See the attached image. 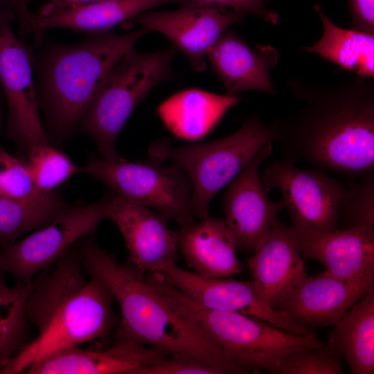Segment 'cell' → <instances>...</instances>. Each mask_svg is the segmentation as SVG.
I'll use <instances>...</instances> for the list:
<instances>
[{
	"mask_svg": "<svg viewBox=\"0 0 374 374\" xmlns=\"http://www.w3.org/2000/svg\"><path fill=\"white\" fill-rule=\"evenodd\" d=\"M4 273L5 272L0 267V295L3 294L8 289L6 283Z\"/></svg>",
	"mask_w": 374,
	"mask_h": 374,
	"instance_id": "8d00e7d4",
	"label": "cell"
},
{
	"mask_svg": "<svg viewBox=\"0 0 374 374\" xmlns=\"http://www.w3.org/2000/svg\"><path fill=\"white\" fill-rule=\"evenodd\" d=\"M11 19H0V82L8 107L7 132L26 155L48 144L39 116L33 69V47L13 31Z\"/></svg>",
	"mask_w": 374,
	"mask_h": 374,
	"instance_id": "8fae6325",
	"label": "cell"
},
{
	"mask_svg": "<svg viewBox=\"0 0 374 374\" xmlns=\"http://www.w3.org/2000/svg\"><path fill=\"white\" fill-rule=\"evenodd\" d=\"M275 133L258 114L245 119L231 134L218 140L170 148L160 142L149 150L154 163L167 159L180 166L191 184V210L194 217H208L213 197L246 167L266 143L273 142Z\"/></svg>",
	"mask_w": 374,
	"mask_h": 374,
	"instance_id": "52a82bcc",
	"label": "cell"
},
{
	"mask_svg": "<svg viewBox=\"0 0 374 374\" xmlns=\"http://www.w3.org/2000/svg\"><path fill=\"white\" fill-rule=\"evenodd\" d=\"M351 28L374 34V0H348Z\"/></svg>",
	"mask_w": 374,
	"mask_h": 374,
	"instance_id": "836d02e7",
	"label": "cell"
},
{
	"mask_svg": "<svg viewBox=\"0 0 374 374\" xmlns=\"http://www.w3.org/2000/svg\"><path fill=\"white\" fill-rule=\"evenodd\" d=\"M150 31L143 26L124 35L108 30L76 44L43 39L34 46L37 98L51 136L63 139L78 128L108 74Z\"/></svg>",
	"mask_w": 374,
	"mask_h": 374,
	"instance_id": "277c9868",
	"label": "cell"
},
{
	"mask_svg": "<svg viewBox=\"0 0 374 374\" xmlns=\"http://www.w3.org/2000/svg\"><path fill=\"white\" fill-rule=\"evenodd\" d=\"M265 190L278 188L298 235L310 236L337 229L346 188L337 179L315 170L297 168L282 159L260 176Z\"/></svg>",
	"mask_w": 374,
	"mask_h": 374,
	"instance_id": "9c48e42d",
	"label": "cell"
},
{
	"mask_svg": "<svg viewBox=\"0 0 374 374\" xmlns=\"http://www.w3.org/2000/svg\"><path fill=\"white\" fill-rule=\"evenodd\" d=\"M53 270L32 281L27 316L38 335L10 360L3 374L24 373L37 359L64 348L105 339L115 323L114 296L69 249Z\"/></svg>",
	"mask_w": 374,
	"mask_h": 374,
	"instance_id": "7a4b0ae2",
	"label": "cell"
},
{
	"mask_svg": "<svg viewBox=\"0 0 374 374\" xmlns=\"http://www.w3.org/2000/svg\"><path fill=\"white\" fill-rule=\"evenodd\" d=\"M84 267L98 274L118 301L117 340L133 341L168 354L185 353L223 373H247L200 324L173 306L148 282L145 271L120 263L93 241L81 250Z\"/></svg>",
	"mask_w": 374,
	"mask_h": 374,
	"instance_id": "3957f363",
	"label": "cell"
},
{
	"mask_svg": "<svg viewBox=\"0 0 374 374\" xmlns=\"http://www.w3.org/2000/svg\"><path fill=\"white\" fill-rule=\"evenodd\" d=\"M0 128H1V115H0ZM1 148V145H0V149Z\"/></svg>",
	"mask_w": 374,
	"mask_h": 374,
	"instance_id": "74e56055",
	"label": "cell"
},
{
	"mask_svg": "<svg viewBox=\"0 0 374 374\" xmlns=\"http://www.w3.org/2000/svg\"><path fill=\"white\" fill-rule=\"evenodd\" d=\"M111 193L100 201L70 207L46 225L4 248L0 267L25 284L56 262L80 238L93 233L108 217Z\"/></svg>",
	"mask_w": 374,
	"mask_h": 374,
	"instance_id": "30bf717a",
	"label": "cell"
},
{
	"mask_svg": "<svg viewBox=\"0 0 374 374\" xmlns=\"http://www.w3.org/2000/svg\"><path fill=\"white\" fill-rule=\"evenodd\" d=\"M33 0H27L28 3ZM47 1L39 10L38 16L44 15L53 12L64 10L71 7L84 5L99 0H45Z\"/></svg>",
	"mask_w": 374,
	"mask_h": 374,
	"instance_id": "e575fe53",
	"label": "cell"
},
{
	"mask_svg": "<svg viewBox=\"0 0 374 374\" xmlns=\"http://www.w3.org/2000/svg\"><path fill=\"white\" fill-rule=\"evenodd\" d=\"M70 208L55 190L33 199L0 196V246L3 249L28 231L38 229Z\"/></svg>",
	"mask_w": 374,
	"mask_h": 374,
	"instance_id": "484cf974",
	"label": "cell"
},
{
	"mask_svg": "<svg viewBox=\"0 0 374 374\" xmlns=\"http://www.w3.org/2000/svg\"><path fill=\"white\" fill-rule=\"evenodd\" d=\"M253 252L248 260L253 281L263 299L276 309L308 276L296 229L277 218Z\"/></svg>",
	"mask_w": 374,
	"mask_h": 374,
	"instance_id": "e0dca14e",
	"label": "cell"
},
{
	"mask_svg": "<svg viewBox=\"0 0 374 374\" xmlns=\"http://www.w3.org/2000/svg\"><path fill=\"white\" fill-rule=\"evenodd\" d=\"M3 17L15 19L11 0H0V19Z\"/></svg>",
	"mask_w": 374,
	"mask_h": 374,
	"instance_id": "d590c367",
	"label": "cell"
},
{
	"mask_svg": "<svg viewBox=\"0 0 374 374\" xmlns=\"http://www.w3.org/2000/svg\"><path fill=\"white\" fill-rule=\"evenodd\" d=\"M272 150L273 142L263 145L229 183L224 194V220L237 250L253 251L285 208L283 199L276 202L269 199L259 175L261 165Z\"/></svg>",
	"mask_w": 374,
	"mask_h": 374,
	"instance_id": "5bb4252c",
	"label": "cell"
},
{
	"mask_svg": "<svg viewBox=\"0 0 374 374\" xmlns=\"http://www.w3.org/2000/svg\"><path fill=\"white\" fill-rule=\"evenodd\" d=\"M366 176L349 189L346 188L342 197L339 220L344 221L346 228L374 226L373 172Z\"/></svg>",
	"mask_w": 374,
	"mask_h": 374,
	"instance_id": "f546056e",
	"label": "cell"
},
{
	"mask_svg": "<svg viewBox=\"0 0 374 374\" xmlns=\"http://www.w3.org/2000/svg\"><path fill=\"white\" fill-rule=\"evenodd\" d=\"M172 45L152 53L130 48L108 74L78 129L91 137L103 158L118 159L117 138L126 121L157 85L174 78Z\"/></svg>",
	"mask_w": 374,
	"mask_h": 374,
	"instance_id": "8992f818",
	"label": "cell"
},
{
	"mask_svg": "<svg viewBox=\"0 0 374 374\" xmlns=\"http://www.w3.org/2000/svg\"><path fill=\"white\" fill-rule=\"evenodd\" d=\"M190 0H99L44 15H33L35 26L43 35L52 28L95 33L110 30L134 16L156 6L168 3L185 4Z\"/></svg>",
	"mask_w": 374,
	"mask_h": 374,
	"instance_id": "603a6c76",
	"label": "cell"
},
{
	"mask_svg": "<svg viewBox=\"0 0 374 374\" xmlns=\"http://www.w3.org/2000/svg\"><path fill=\"white\" fill-rule=\"evenodd\" d=\"M40 195L37 193L27 161L16 158L1 148L0 196L27 200Z\"/></svg>",
	"mask_w": 374,
	"mask_h": 374,
	"instance_id": "4dcf8cb0",
	"label": "cell"
},
{
	"mask_svg": "<svg viewBox=\"0 0 374 374\" xmlns=\"http://www.w3.org/2000/svg\"><path fill=\"white\" fill-rule=\"evenodd\" d=\"M84 169L114 193L132 202L156 209L181 226L194 222L190 181L184 170L175 162L161 167L153 161L94 157Z\"/></svg>",
	"mask_w": 374,
	"mask_h": 374,
	"instance_id": "ba28073f",
	"label": "cell"
},
{
	"mask_svg": "<svg viewBox=\"0 0 374 374\" xmlns=\"http://www.w3.org/2000/svg\"><path fill=\"white\" fill-rule=\"evenodd\" d=\"M323 28V35L313 45L303 49L332 62L355 75L374 76V34L337 26L314 4Z\"/></svg>",
	"mask_w": 374,
	"mask_h": 374,
	"instance_id": "d4e9b609",
	"label": "cell"
},
{
	"mask_svg": "<svg viewBox=\"0 0 374 374\" xmlns=\"http://www.w3.org/2000/svg\"><path fill=\"white\" fill-rule=\"evenodd\" d=\"M156 271L186 298L205 308L256 317L297 335L307 336L312 332L271 307L260 296L253 281L205 277L180 268L175 262Z\"/></svg>",
	"mask_w": 374,
	"mask_h": 374,
	"instance_id": "7c38bea8",
	"label": "cell"
},
{
	"mask_svg": "<svg viewBox=\"0 0 374 374\" xmlns=\"http://www.w3.org/2000/svg\"><path fill=\"white\" fill-rule=\"evenodd\" d=\"M342 356L331 343L292 351L281 360L277 374H341Z\"/></svg>",
	"mask_w": 374,
	"mask_h": 374,
	"instance_id": "f1b7e54d",
	"label": "cell"
},
{
	"mask_svg": "<svg viewBox=\"0 0 374 374\" xmlns=\"http://www.w3.org/2000/svg\"><path fill=\"white\" fill-rule=\"evenodd\" d=\"M32 283L16 284L0 295V374L13 357L27 344L30 322L27 316V303Z\"/></svg>",
	"mask_w": 374,
	"mask_h": 374,
	"instance_id": "4316f807",
	"label": "cell"
},
{
	"mask_svg": "<svg viewBox=\"0 0 374 374\" xmlns=\"http://www.w3.org/2000/svg\"><path fill=\"white\" fill-rule=\"evenodd\" d=\"M175 235L186 263L195 272L205 277L226 278L242 271L224 220L207 217L181 226Z\"/></svg>",
	"mask_w": 374,
	"mask_h": 374,
	"instance_id": "44dd1931",
	"label": "cell"
},
{
	"mask_svg": "<svg viewBox=\"0 0 374 374\" xmlns=\"http://www.w3.org/2000/svg\"><path fill=\"white\" fill-rule=\"evenodd\" d=\"M206 57L226 95L238 96L240 92L250 90L276 92L270 73L280 57L275 47L258 44L252 48L236 33L226 30L209 48Z\"/></svg>",
	"mask_w": 374,
	"mask_h": 374,
	"instance_id": "d6986e66",
	"label": "cell"
},
{
	"mask_svg": "<svg viewBox=\"0 0 374 374\" xmlns=\"http://www.w3.org/2000/svg\"><path fill=\"white\" fill-rule=\"evenodd\" d=\"M245 16L215 5L182 4L177 10L141 12L123 23L124 27L139 24L161 33L189 59L193 69H206L205 57L209 48L232 24Z\"/></svg>",
	"mask_w": 374,
	"mask_h": 374,
	"instance_id": "4fadbf2b",
	"label": "cell"
},
{
	"mask_svg": "<svg viewBox=\"0 0 374 374\" xmlns=\"http://www.w3.org/2000/svg\"><path fill=\"white\" fill-rule=\"evenodd\" d=\"M374 289V278L346 282L322 272L307 276L276 309L296 324L312 330L334 325L364 294Z\"/></svg>",
	"mask_w": 374,
	"mask_h": 374,
	"instance_id": "2e32d148",
	"label": "cell"
},
{
	"mask_svg": "<svg viewBox=\"0 0 374 374\" xmlns=\"http://www.w3.org/2000/svg\"><path fill=\"white\" fill-rule=\"evenodd\" d=\"M300 253L322 263V273L346 282L374 278V226L346 228L310 236L297 235Z\"/></svg>",
	"mask_w": 374,
	"mask_h": 374,
	"instance_id": "ffe728a7",
	"label": "cell"
},
{
	"mask_svg": "<svg viewBox=\"0 0 374 374\" xmlns=\"http://www.w3.org/2000/svg\"><path fill=\"white\" fill-rule=\"evenodd\" d=\"M286 87L301 106L270 124L285 160L346 175L373 172V78L312 82L296 76Z\"/></svg>",
	"mask_w": 374,
	"mask_h": 374,
	"instance_id": "6da1fadb",
	"label": "cell"
},
{
	"mask_svg": "<svg viewBox=\"0 0 374 374\" xmlns=\"http://www.w3.org/2000/svg\"><path fill=\"white\" fill-rule=\"evenodd\" d=\"M168 353L133 341L117 340L107 349L80 346L60 349L37 359L26 374H138Z\"/></svg>",
	"mask_w": 374,
	"mask_h": 374,
	"instance_id": "ac0fdd59",
	"label": "cell"
},
{
	"mask_svg": "<svg viewBox=\"0 0 374 374\" xmlns=\"http://www.w3.org/2000/svg\"><path fill=\"white\" fill-rule=\"evenodd\" d=\"M190 3L229 8L238 14L252 15L271 24H277L278 14L267 6V0H190Z\"/></svg>",
	"mask_w": 374,
	"mask_h": 374,
	"instance_id": "d6a6232c",
	"label": "cell"
},
{
	"mask_svg": "<svg viewBox=\"0 0 374 374\" xmlns=\"http://www.w3.org/2000/svg\"><path fill=\"white\" fill-rule=\"evenodd\" d=\"M119 229L129 253L128 262L143 271L175 263L179 244L167 219L149 208L111 193L108 217Z\"/></svg>",
	"mask_w": 374,
	"mask_h": 374,
	"instance_id": "9a60e30c",
	"label": "cell"
},
{
	"mask_svg": "<svg viewBox=\"0 0 374 374\" xmlns=\"http://www.w3.org/2000/svg\"><path fill=\"white\" fill-rule=\"evenodd\" d=\"M328 342L353 374L374 373V289L364 294L337 321Z\"/></svg>",
	"mask_w": 374,
	"mask_h": 374,
	"instance_id": "cb8c5ba5",
	"label": "cell"
},
{
	"mask_svg": "<svg viewBox=\"0 0 374 374\" xmlns=\"http://www.w3.org/2000/svg\"><path fill=\"white\" fill-rule=\"evenodd\" d=\"M240 96L218 95L198 89L179 91L163 101L158 114L166 127L180 139L194 141L206 136Z\"/></svg>",
	"mask_w": 374,
	"mask_h": 374,
	"instance_id": "7402d4cb",
	"label": "cell"
},
{
	"mask_svg": "<svg viewBox=\"0 0 374 374\" xmlns=\"http://www.w3.org/2000/svg\"><path fill=\"white\" fill-rule=\"evenodd\" d=\"M27 161L38 195L51 191L73 175L85 172L75 165L64 153L50 144L38 145L28 153Z\"/></svg>",
	"mask_w": 374,
	"mask_h": 374,
	"instance_id": "83f0119b",
	"label": "cell"
},
{
	"mask_svg": "<svg viewBox=\"0 0 374 374\" xmlns=\"http://www.w3.org/2000/svg\"><path fill=\"white\" fill-rule=\"evenodd\" d=\"M222 374L195 357L185 353L168 355L163 359L141 368L138 374Z\"/></svg>",
	"mask_w": 374,
	"mask_h": 374,
	"instance_id": "1f68e13d",
	"label": "cell"
},
{
	"mask_svg": "<svg viewBox=\"0 0 374 374\" xmlns=\"http://www.w3.org/2000/svg\"><path fill=\"white\" fill-rule=\"evenodd\" d=\"M146 277L173 306L195 319L247 373L260 369L276 373L286 355L324 344L314 331L307 336L297 335L256 317L205 308L184 296L157 271H149Z\"/></svg>",
	"mask_w": 374,
	"mask_h": 374,
	"instance_id": "5b68a950",
	"label": "cell"
}]
</instances>
